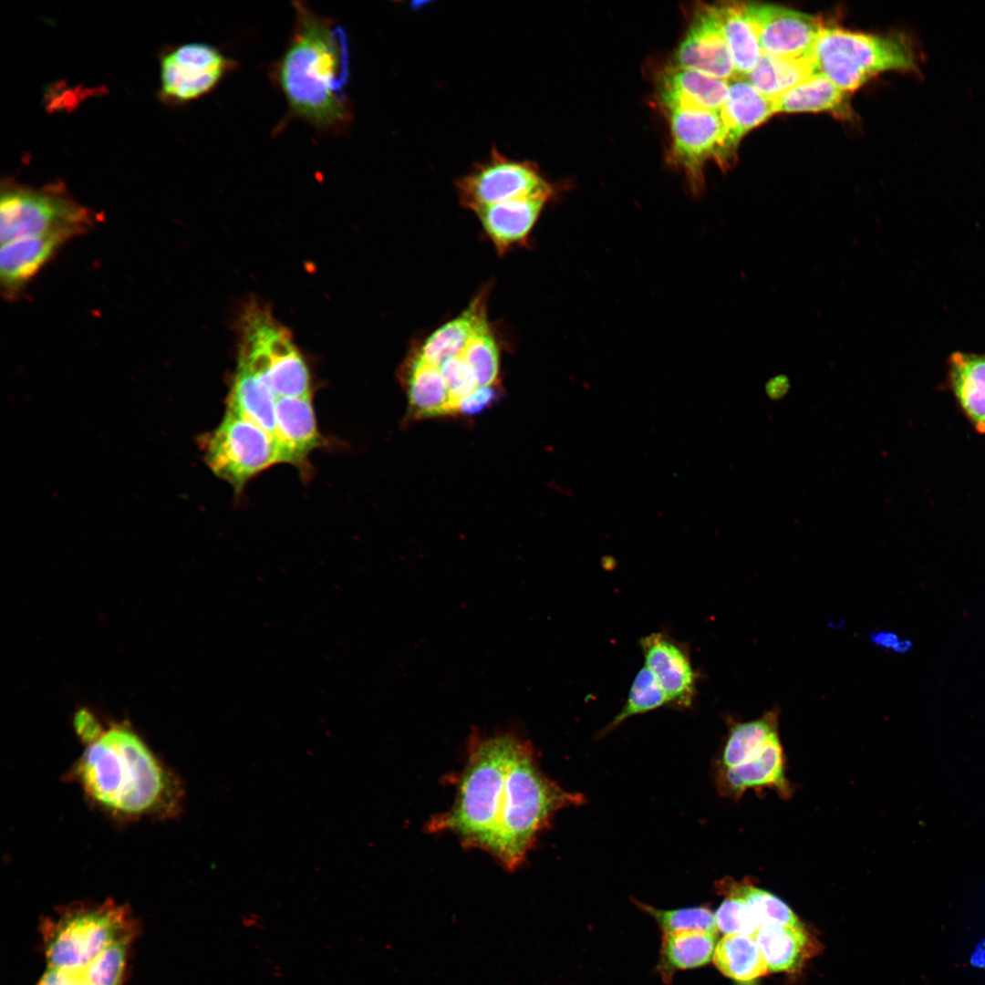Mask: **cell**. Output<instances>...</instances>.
Masks as SVG:
<instances>
[{
  "label": "cell",
  "instance_id": "obj_35",
  "mask_svg": "<svg viewBox=\"0 0 985 985\" xmlns=\"http://www.w3.org/2000/svg\"><path fill=\"white\" fill-rule=\"evenodd\" d=\"M669 704L667 696L653 673L644 666L633 679L625 705L603 730L606 734L627 719Z\"/></svg>",
  "mask_w": 985,
  "mask_h": 985
},
{
  "label": "cell",
  "instance_id": "obj_6",
  "mask_svg": "<svg viewBox=\"0 0 985 985\" xmlns=\"http://www.w3.org/2000/svg\"><path fill=\"white\" fill-rule=\"evenodd\" d=\"M813 61L845 92H852L886 71L918 72V57L904 35L876 36L836 27H823Z\"/></svg>",
  "mask_w": 985,
  "mask_h": 985
},
{
  "label": "cell",
  "instance_id": "obj_13",
  "mask_svg": "<svg viewBox=\"0 0 985 985\" xmlns=\"http://www.w3.org/2000/svg\"><path fill=\"white\" fill-rule=\"evenodd\" d=\"M244 313L265 347L268 375L277 398L310 395L309 372L289 331L273 317L267 308L257 303L248 305Z\"/></svg>",
  "mask_w": 985,
  "mask_h": 985
},
{
  "label": "cell",
  "instance_id": "obj_9",
  "mask_svg": "<svg viewBox=\"0 0 985 985\" xmlns=\"http://www.w3.org/2000/svg\"><path fill=\"white\" fill-rule=\"evenodd\" d=\"M455 185L461 204L474 213L518 197L554 193L552 185L532 162L508 158L496 148Z\"/></svg>",
  "mask_w": 985,
  "mask_h": 985
},
{
  "label": "cell",
  "instance_id": "obj_19",
  "mask_svg": "<svg viewBox=\"0 0 985 985\" xmlns=\"http://www.w3.org/2000/svg\"><path fill=\"white\" fill-rule=\"evenodd\" d=\"M552 196L518 197L483 207L475 213L496 250L504 254L527 241L544 204Z\"/></svg>",
  "mask_w": 985,
  "mask_h": 985
},
{
  "label": "cell",
  "instance_id": "obj_18",
  "mask_svg": "<svg viewBox=\"0 0 985 985\" xmlns=\"http://www.w3.org/2000/svg\"><path fill=\"white\" fill-rule=\"evenodd\" d=\"M784 770L783 750L777 736L756 757L734 766L718 767L716 784L721 794L733 799L754 788H772L788 797L792 788Z\"/></svg>",
  "mask_w": 985,
  "mask_h": 985
},
{
  "label": "cell",
  "instance_id": "obj_38",
  "mask_svg": "<svg viewBox=\"0 0 985 985\" xmlns=\"http://www.w3.org/2000/svg\"><path fill=\"white\" fill-rule=\"evenodd\" d=\"M719 891L725 899L714 914L718 930L754 937L760 925L745 900L731 891Z\"/></svg>",
  "mask_w": 985,
  "mask_h": 985
},
{
  "label": "cell",
  "instance_id": "obj_14",
  "mask_svg": "<svg viewBox=\"0 0 985 985\" xmlns=\"http://www.w3.org/2000/svg\"><path fill=\"white\" fill-rule=\"evenodd\" d=\"M671 66L693 69L727 81L736 78L732 58L713 5L700 6L695 12L686 36L674 54Z\"/></svg>",
  "mask_w": 985,
  "mask_h": 985
},
{
  "label": "cell",
  "instance_id": "obj_21",
  "mask_svg": "<svg viewBox=\"0 0 985 985\" xmlns=\"http://www.w3.org/2000/svg\"><path fill=\"white\" fill-rule=\"evenodd\" d=\"M274 438L280 461L296 465L320 443L311 394L301 397H279L275 403Z\"/></svg>",
  "mask_w": 985,
  "mask_h": 985
},
{
  "label": "cell",
  "instance_id": "obj_43",
  "mask_svg": "<svg viewBox=\"0 0 985 985\" xmlns=\"http://www.w3.org/2000/svg\"><path fill=\"white\" fill-rule=\"evenodd\" d=\"M870 638L876 646L885 649H890L896 651V648L902 639L899 636L892 631H876L870 635Z\"/></svg>",
  "mask_w": 985,
  "mask_h": 985
},
{
  "label": "cell",
  "instance_id": "obj_12",
  "mask_svg": "<svg viewBox=\"0 0 985 985\" xmlns=\"http://www.w3.org/2000/svg\"><path fill=\"white\" fill-rule=\"evenodd\" d=\"M744 5L762 53L788 58L812 57L824 27L817 16L772 4Z\"/></svg>",
  "mask_w": 985,
  "mask_h": 985
},
{
  "label": "cell",
  "instance_id": "obj_24",
  "mask_svg": "<svg viewBox=\"0 0 985 985\" xmlns=\"http://www.w3.org/2000/svg\"><path fill=\"white\" fill-rule=\"evenodd\" d=\"M403 367L410 418L420 420L455 414L439 367L425 362L416 350Z\"/></svg>",
  "mask_w": 985,
  "mask_h": 985
},
{
  "label": "cell",
  "instance_id": "obj_36",
  "mask_svg": "<svg viewBox=\"0 0 985 985\" xmlns=\"http://www.w3.org/2000/svg\"><path fill=\"white\" fill-rule=\"evenodd\" d=\"M134 937L115 941L101 951L81 971L88 985H123L130 946Z\"/></svg>",
  "mask_w": 985,
  "mask_h": 985
},
{
  "label": "cell",
  "instance_id": "obj_44",
  "mask_svg": "<svg viewBox=\"0 0 985 985\" xmlns=\"http://www.w3.org/2000/svg\"><path fill=\"white\" fill-rule=\"evenodd\" d=\"M971 963L977 967L985 968V939L977 947L971 956Z\"/></svg>",
  "mask_w": 985,
  "mask_h": 985
},
{
  "label": "cell",
  "instance_id": "obj_8",
  "mask_svg": "<svg viewBox=\"0 0 985 985\" xmlns=\"http://www.w3.org/2000/svg\"><path fill=\"white\" fill-rule=\"evenodd\" d=\"M207 459L213 471L236 492L254 475L281 462L270 433L228 410L209 439Z\"/></svg>",
  "mask_w": 985,
  "mask_h": 985
},
{
  "label": "cell",
  "instance_id": "obj_31",
  "mask_svg": "<svg viewBox=\"0 0 985 985\" xmlns=\"http://www.w3.org/2000/svg\"><path fill=\"white\" fill-rule=\"evenodd\" d=\"M714 964L726 977L751 982L768 973V966L754 937L726 934L717 943Z\"/></svg>",
  "mask_w": 985,
  "mask_h": 985
},
{
  "label": "cell",
  "instance_id": "obj_26",
  "mask_svg": "<svg viewBox=\"0 0 985 985\" xmlns=\"http://www.w3.org/2000/svg\"><path fill=\"white\" fill-rule=\"evenodd\" d=\"M486 294L480 293L459 316L436 329L416 349L425 362L439 367L461 353L478 325L487 317Z\"/></svg>",
  "mask_w": 985,
  "mask_h": 985
},
{
  "label": "cell",
  "instance_id": "obj_10",
  "mask_svg": "<svg viewBox=\"0 0 985 985\" xmlns=\"http://www.w3.org/2000/svg\"><path fill=\"white\" fill-rule=\"evenodd\" d=\"M671 158L683 169L690 188L699 193L703 187V167L715 160L722 167L731 164L727 133L719 112L695 109L669 111Z\"/></svg>",
  "mask_w": 985,
  "mask_h": 985
},
{
  "label": "cell",
  "instance_id": "obj_37",
  "mask_svg": "<svg viewBox=\"0 0 985 985\" xmlns=\"http://www.w3.org/2000/svg\"><path fill=\"white\" fill-rule=\"evenodd\" d=\"M636 904L655 918L663 934L687 930L718 933L715 915L708 907L663 910L638 901Z\"/></svg>",
  "mask_w": 985,
  "mask_h": 985
},
{
  "label": "cell",
  "instance_id": "obj_17",
  "mask_svg": "<svg viewBox=\"0 0 985 985\" xmlns=\"http://www.w3.org/2000/svg\"><path fill=\"white\" fill-rule=\"evenodd\" d=\"M80 235L73 230L17 239L1 244L0 281L7 296H14L67 242Z\"/></svg>",
  "mask_w": 985,
  "mask_h": 985
},
{
  "label": "cell",
  "instance_id": "obj_23",
  "mask_svg": "<svg viewBox=\"0 0 985 985\" xmlns=\"http://www.w3.org/2000/svg\"><path fill=\"white\" fill-rule=\"evenodd\" d=\"M726 129L727 150L733 161L741 140L774 115L773 101L744 78L729 81L726 99L719 111Z\"/></svg>",
  "mask_w": 985,
  "mask_h": 985
},
{
  "label": "cell",
  "instance_id": "obj_40",
  "mask_svg": "<svg viewBox=\"0 0 985 985\" xmlns=\"http://www.w3.org/2000/svg\"><path fill=\"white\" fill-rule=\"evenodd\" d=\"M497 386L478 387L469 396L463 399L459 406L458 412L466 416L480 413L496 400Z\"/></svg>",
  "mask_w": 985,
  "mask_h": 985
},
{
  "label": "cell",
  "instance_id": "obj_30",
  "mask_svg": "<svg viewBox=\"0 0 985 985\" xmlns=\"http://www.w3.org/2000/svg\"><path fill=\"white\" fill-rule=\"evenodd\" d=\"M754 938L772 972L794 971L807 956L809 939L803 926L763 925Z\"/></svg>",
  "mask_w": 985,
  "mask_h": 985
},
{
  "label": "cell",
  "instance_id": "obj_39",
  "mask_svg": "<svg viewBox=\"0 0 985 985\" xmlns=\"http://www.w3.org/2000/svg\"><path fill=\"white\" fill-rule=\"evenodd\" d=\"M439 369L449 390L456 414L461 400L478 388L475 377L461 354L443 361L439 366Z\"/></svg>",
  "mask_w": 985,
  "mask_h": 985
},
{
  "label": "cell",
  "instance_id": "obj_7",
  "mask_svg": "<svg viewBox=\"0 0 985 985\" xmlns=\"http://www.w3.org/2000/svg\"><path fill=\"white\" fill-rule=\"evenodd\" d=\"M94 216L59 185L33 188L7 181L0 200L1 244L61 230L86 233Z\"/></svg>",
  "mask_w": 985,
  "mask_h": 985
},
{
  "label": "cell",
  "instance_id": "obj_15",
  "mask_svg": "<svg viewBox=\"0 0 985 985\" xmlns=\"http://www.w3.org/2000/svg\"><path fill=\"white\" fill-rule=\"evenodd\" d=\"M639 643L645 666L657 679L669 704L691 707L698 678L686 646L662 632L645 636Z\"/></svg>",
  "mask_w": 985,
  "mask_h": 985
},
{
  "label": "cell",
  "instance_id": "obj_5",
  "mask_svg": "<svg viewBox=\"0 0 985 985\" xmlns=\"http://www.w3.org/2000/svg\"><path fill=\"white\" fill-rule=\"evenodd\" d=\"M48 969L78 972L117 940L134 937L131 912L111 899L67 906L41 926Z\"/></svg>",
  "mask_w": 985,
  "mask_h": 985
},
{
  "label": "cell",
  "instance_id": "obj_25",
  "mask_svg": "<svg viewBox=\"0 0 985 985\" xmlns=\"http://www.w3.org/2000/svg\"><path fill=\"white\" fill-rule=\"evenodd\" d=\"M773 101L774 113L830 112L851 118L848 93L820 73H814Z\"/></svg>",
  "mask_w": 985,
  "mask_h": 985
},
{
  "label": "cell",
  "instance_id": "obj_4",
  "mask_svg": "<svg viewBox=\"0 0 985 985\" xmlns=\"http://www.w3.org/2000/svg\"><path fill=\"white\" fill-rule=\"evenodd\" d=\"M519 737L512 731L490 735L473 731L454 804L430 820V832H451L467 847L488 850L497 824L510 757Z\"/></svg>",
  "mask_w": 985,
  "mask_h": 985
},
{
  "label": "cell",
  "instance_id": "obj_22",
  "mask_svg": "<svg viewBox=\"0 0 985 985\" xmlns=\"http://www.w3.org/2000/svg\"><path fill=\"white\" fill-rule=\"evenodd\" d=\"M944 387L971 428L985 435V352H952Z\"/></svg>",
  "mask_w": 985,
  "mask_h": 985
},
{
  "label": "cell",
  "instance_id": "obj_16",
  "mask_svg": "<svg viewBox=\"0 0 985 985\" xmlns=\"http://www.w3.org/2000/svg\"><path fill=\"white\" fill-rule=\"evenodd\" d=\"M276 399L266 359L239 350L237 368L227 399V410L254 423L274 437Z\"/></svg>",
  "mask_w": 985,
  "mask_h": 985
},
{
  "label": "cell",
  "instance_id": "obj_34",
  "mask_svg": "<svg viewBox=\"0 0 985 985\" xmlns=\"http://www.w3.org/2000/svg\"><path fill=\"white\" fill-rule=\"evenodd\" d=\"M461 355L472 368L478 387L497 386L499 351L487 317L478 325Z\"/></svg>",
  "mask_w": 985,
  "mask_h": 985
},
{
  "label": "cell",
  "instance_id": "obj_28",
  "mask_svg": "<svg viewBox=\"0 0 985 985\" xmlns=\"http://www.w3.org/2000/svg\"><path fill=\"white\" fill-rule=\"evenodd\" d=\"M717 933L679 931L664 933L658 970L664 980H670L677 970L703 966L713 958Z\"/></svg>",
  "mask_w": 985,
  "mask_h": 985
},
{
  "label": "cell",
  "instance_id": "obj_42",
  "mask_svg": "<svg viewBox=\"0 0 985 985\" xmlns=\"http://www.w3.org/2000/svg\"><path fill=\"white\" fill-rule=\"evenodd\" d=\"M37 985H88L79 972L65 971L54 969L46 970Z\"/></svg>",
  "mask_w": 985,
  "mask_h": 985
},
{
  "label": "cell",
  "instance_id": "obj_1",
  "mask_svg": "<svg viewBox=\"0 0 985 985\" xmlns=\"http://www.w3.org/2000/svg\"><path fill=\"white\" fill-rule=\"evenodd\" d=\"M70 776L90 803L117 820L170 819L184 809L181 776L124 723L86 744Z\"/></svg>",
  "mask_w": 985,
  "mask_h": 985
},
{
  "label": "cell",
  "instance_id": "obj_33",
  "mask_svg": "<svg viewBox=\"0 0 985 985\" xmlns=\"http://www.w3.org/2000/svg\"><path fill=\"white\" fill-rule=\"evenodd\" d=\"M718 890L731 891L745 900L760 927L778 924L792 927L803 926L786 903L772 893L761 889L745 880L737 882L726 877L717 884Z\"/></svg>",
  "mask_w": 985,
  "mask_h": 985
},
{
  "label": "cell",
  "instance_id": "obj_27",
  "mask_svg": "<svg viewBox=\"0 0 985 985\" xmlns=\"http://www.w3.org/2000/svg\"><path fill=\"white\" fill-rule=\"evenodd\" d=\"M714 10L734 65L736 78H744L762 51L743 2H723Z\"/></svg>",
  "mask_w": 985,
  "mask_h": 985
},
{
  "label": "cell",
  "instance_id": "obj_32",
  "mask_svg": "<svg viewBox=\"0 0 985 985\" xmlns=\"http://www.w3.org/2000/svg\"><path fill=\"white\" fill-rule=\"evenodd\" d=\"M777 736L778 713L774 710L754 721L731 723L718 767L734 766L756 757Z\"/></svg>",
  "mask_w": 985,
  "mask_h": 985
},
{
  "label": "cell",
  "instance_id": "obj_41",
  "mask_svg": "<svg viewBox=\"0 0 985 985\" xmlns=\"http://www.w3.org/2000/svg\"><path fill=\"white\" fill-rule=\"evenodd\" d=\"M74 727L85 745L97 739L105 729L99 721L85 709L75 715Z\"/></svg>",
  "mask_w": 985,
  "mask_h": 985
},
{
  "label": "cell",
  "instance_id": "obj_20",
  "mask_svg": "<svg viewBox=\"0 0 985 985\" xmlns=\"http://www.w3.org/2000/svg\"><path fill=\"white\" fill-rule=\"evenodd\" d=\"M729 81L687 68L669 67L661 74L658 90L666 109L719 112L726 99Z\"/></svg>",
  "mask_w": 985,
  "mask_h": 985
},
{
  "label": "cell",
  "instance_id": "obj_3",
  "mask_svg": "<svg viewBox=\"0 0 985 985\" xmlns=\"http://www.w3.org/2000/svg\"><path fill=\"white\" fill-rule=\"evenodd\" d=\"M584 803L539 768L531 745L519 737L510 757L496 828L487 850L508 869L525 859L555 812Z\"/></svg>",
  "mask_w": 985,
  "mask_h": 985
},
{
  "label": "cell",
  "instance_id": "obj_29",
  "mask_svg": "<svg viewBox=\"0 0 985 985\" xmlns=\"http://www.w3.org/2000/svg\"><path fill=\"white\" fill-rule=\"evenodd\" d=\"M814 73L812 57L788 58L762 53L744 78L764 97L775 99Z\"/></svg>",
  "mask_w": 985,
  "mask_h": 985
},
{
  "label": "cell",
  "instance_id": "obj_11",
  "mask_svg": "<svg viewBox=\"0 0 985 985\" xmlns=\"http://www.w3.org/2000/svg\"><path fill=\"white\" fill-rule=\"evenodd\" d=\"M234 61L216 47L186 43L161 61V94L173 102H190L209 94L233 71Z\"/></svg>",
  "mask_w": 985,
  "mask_h": 985
},
{
  "label": "cell",
  "instance_id": "obj_2",
  "mask_svg": "<svg viewBox=\"0 0 985 985\" xmlns=\"http://www.w3.org/2000/svg\"><path fill=\"white\" fill-rule=\"evenodd\" d=\"M295 22L272 75L292 114L331 134L346 131L352 119L347 93L349 46L343 28L303 2L293 3Z\"/></svg>",
  "mask_w": 985,
  "mask_h": 985
}]
</instances>
